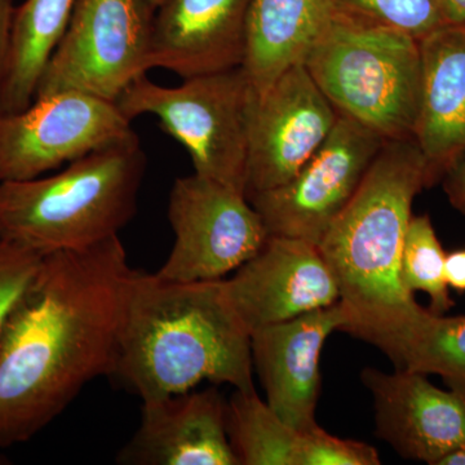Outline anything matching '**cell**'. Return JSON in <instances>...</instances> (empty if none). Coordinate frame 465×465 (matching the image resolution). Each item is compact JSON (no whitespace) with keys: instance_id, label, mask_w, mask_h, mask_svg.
<instances>
[{"instance_id":"obj_1","label":"cell","mask_w":465,"mask_h":465,"mask_svg":"<svg viewBox=\"0 0 465 465\" xmlns=\"http://www.w3.org/2000/svg\"><path fill=\"white\" fill-rule=\"evenodd\" d=\"M134 273L119 235L45 256L0 338V448L32 440L112 376Z\"/></svg>"},{"instance_id":"obj_2","label":"cell","mask_w":465,"mask_h":465,"mask_svg":"<svg viewBox=\"0 0 465 465\" xmlns=\"http://www.w3.org/2000/svg\"><path fill=\"white\" fill-rule=\"evenodd\" d=\"M430 188L414 137L390 140L318 243L338 284L348 322L341 331L393 356L430 316L400 277L416 195Z\"/></svg>"},{"instance_id":"obj_3","label":"cell","mask_w":465,"mask_h":465,"mask_svg":"<svg viewBox=\"0 0 465 465\" xmlns=\"http://www.w3.org/2000/svg\"><path fill=\"white\" fill-rule=\"evenodd\" d=\"M252 369L250 330L223 280L173 282L136 271L113 378L148 401L202 381L252 391Z\"/></svg>"},{"instance_id":"obj_4","label":"cell","mask_w":465,"mask_h":465,"mask_svg":"<svg viewBox=\"0 0 465 465\" xmlns=\"http://www.w3.org/2000/svg\"><path fill=\"white\" fill-rule=\"evenodd\" d=\"M145 171L134 131L52 176L0 183V238L43 256L109 240L136 213Z\"/></svg>"},{"instance_id":"obj_5","label":"cell","mask_w":465,"mask_h":465,"mask_svg":"<svg viewBox=\"0 0 465 465\" xmlns=\"http://www.w3.org/2000/svg\"><path fill=\"white\" fill-rule=\"evenodd\" d=\"M302 64L341 114L387 142L414 137L421 96L414 36L332 16Z\"/></svg>"},{"instance_id":"obj_6","label":"cell","mask_w":465,"mask_h":465,"mask_svg":"<svg viewBox=\"0 0 465 465\" xmlns=\"http://www.w3.org/2000/svg\"><path fill=\"white\" fill-rule=\"evenodd\" d=\"M253 88L243 66L167 87L142 75L115 101L125 118L153 115L191 155L194 173L246 193Z\"/></svg>"},{"instance_id":"obj_7","label":"cell","mask_w":465,"mask_h":465,"mask_svg":"<svg viewBox=\"0 0 465 465\" xmlns=\"http://www.w3.org/2000/svg\"><path fill=\"white\" fill-rule=\"evenodd\" d=\"M154 15L149 0H75L34 99L75 91L115 103L148 73Z\"/></svg>"},{"instance_id":"obj_8","label":"cell","mask_w":465,"mask_h":465,"mask_svg":"<svg viewBox=\"0 0 465 465\" xmlns=\"http://www.w3.org/2000/svg\"><path fill=\"white\" fill-rule=\"evenodd\" d=\"M168 220L173 246L155 274L173 282L222 280L253 258L269 237L246 193L197 173L174 180Z\"/></svg>"},{"instance_id":"obj_9","label":"cell","mask_w":465,"mask_h":465,"mask_svg":"<svg viewBox=\"0 0 465 465\" xmlns=\"http://www.w3.org/2000/svg\"><path fill=\"white\" fill-rule=\"evenodd\" d=\"M385 142L360 122L339 115L326 142L290 182L250 195L269 235L320 243Z\"/></svg>"},{"instance_id":"obj_10","label":"cell","mask_w":465,"mask_h":465,"mask_svg":"<svg viewBox=\"0 0 465 465\" xmlns=\"http://www.w3.org/2000/svg\"><path fill=\"white\" fill-rule=\"evenodd\" d=\"M115 103L64 91L0 110V183L25 182L134 133Z\"/></svg>"},{"instance_id":"obj_11","label":"cell","mask_w":465,"mask_h":465,"mask_svg":"<svg viewBox=\"0 0 465 465\" xmlns=\"http://www.w3.org/2000/svg\"><path fill=\"white\" fill-rule=\"evenodd\" d=\"M339 115L302 63L289 67L262 96L253 94L247 198L290 182L326 142Z\"/></svg>"},{"instance_id":"obj_12","label":"cell","mask_w":465,"mask_h":465,"mask_svg":"<svg viewBox=\"0 0 465 465\" xmlns=\"http://www.w3.org/2000/svg\"><path fill=\"white\" fill-rule=\"evenodd\" d=\"M223 286L250 332L341 300L318 244L282 235H269L262 250L232 278L223 280Z\"/></svg>"},{"instance_id":"obj_13","label":"cell","mask_w":465,"mask_h":465,"mask_svg":"<svg viewBox=\"0 0 465 465\" xmlns=\"http://www.w3.org/2000/svg\"><path fill=\"white\" fill-rule=\"evenodd\" d=\"M361 381L371 393L376 436L401 457L436 465L465 445V391L440 390L411 370L382 372L367 367Z\"/></svg>"},{"instance_id":"obj_14","label":"cell","mask_w":465,"mask_h":465,"mask_svg":"<svg viewBox=\"0 0 465 465\" xmlns=\"http://www.w3.org/2000/svg\"><path fill=\"white\" fill-rule=\"evenodd\" d=\"M348 322L341 302L251 331V354L269 407L296 430L316 423L321 353Z\"/></svg>"},{"instance_id":"obj_15","label":"cell","mask_w":465,"mask_h":465,"mask_svg":"<svg viewBox=\"0 0 465 465\" xmlns=\"http://www.w3.org/2000/svg\"><path fill=\"white\" fill-rule=\"evenodd\" d=\"M253 0H163L155 8L146 70L182 79L243 66Z\"/></svg>"},{"instance_id":"obj_16","label":"cell","mask_w":465,"mask_h":465,"mask_svg":"<svg viewBox=\"0 0 465 465\" xmlns=\"http://www.w3.org/2000/svg\"><path fill=\"white\" fill-rule=\"evenodd\" d=\"M131 465H240L216 388L143 401L142 421L116 458Z\"/></svg>"},{"instance_id":"obj_17","label":"cell","mask_w":465,"mask_h":465,"mask_svg":"<svg viewBox=\"0 0 465 465\" xmlns=\"http://www.w3.org/2000/svg\"><path fill=\"white\" fill-rule=\"evenodd\" d=\"M421 96L414 140L430 188L465 152V24L440 26L420 41Z\"/></svg>"},{"instance_id":"obj_18","label":"cell","mask_w":465,"mask_h":465,"mask_svg":"<svg viewBox=\"0 0 465 465\" xmlns=\"http://www.w3.org/2000/svg\"><path fill=\"white\" fill-rule=\"evenodd\" d=\"M331 17L329 0H253L243 69L256 96L304 61Z\"/></svg>"},{"instance_id":"obj_19","label":"cell","mask_w":465,"mask_h":465,"mask_svg":"<svg viewBox=\"0 0 465 465\" xmlns=\"http://www.w3.org/2000/svg\"><path fill=\"white\" fill-rule=\"evenodd\" d=\"M226 430L240 465H324L330 433L320 425L296 430L255 390L238 391L226 402Z\"/></svg>"},{"instance_id":"obj_20","label":"cell","mask_w":465,"mask_h":465,"mask_svg":"<svg viewBox=\"0 0 465 465\" xmlns=\"http://www.w3.org/2000/svg\"><path fill=\"white\" fill-rule=\"evenodd\" d=\"M75 0H25L15 11L7 63L0 76V110L26 109L69 25Z\"/></svg>"},{"instance_id":"obj_21","label":"cell","mask_w":465,"mask_h":465,"mask_svg":"<svg viewBox=\"0 0 465 465\" xmlns=\"http://www.w3.org/2000/svg\"><path fill=\"white\" fill-rule=\"evenodd\" d=\"M391 361L397 369L440 375L452 390L465 391V316L430 312Z\"/></svg>"},{"instance_id":"obj_22","label":"cell","mask_w":465,"mask_h":465,"mask_svg":"<svg viewBox=\"0 0 465 465\" xmlns=\"http://www.w3.org/2000/svg\"><path fill=\"white\" fill-rule=\"evenodd\" d=\"M446 252L430 216H412L400 260L401 282L414 295L423 291L430 298V312L443 314L454 307L445 277Z\"/></svg>"},{"instance_id":"obj_23","label":"cell","mask_w":465,"mask_h":465,"mask_svg":"<svg viewBox=\"0 0 465 465\" xmlns=\"http://www.w3.org/2000/svg\"><path fill=\"white\" fill-rule=\"evenodd\" d=\"M329 5L333 17L397 30L418 41L443 25L439 0H329Z\"/></svg>"},{"instance_id":"obj_24","label":"cell","mask_w":465,"mask_h":465,"mask_svg":"<svg viewBox=\"0 0 465 465\" xmlns=\"http://www.w3.org/2000/svg\"><path fill=\"white\" fill-rule=\"evenodd\" d=\"M43 259L23 244L0 238V338L41 271Z\"/></svg>"},{"instance_id":"obj_25","label":"cell","mask_w":465,"mask_h":465,"mask_svg":"<svg viewBox=\"0 0 465 465\" xmlns=\"http://www.w3.org/2000/svg\"><path fill=\"white\" fill-rule=\"evenodd\" d=\"M443 179V191L450 203L465 215V152L449 168Z\"/></svg>"},{"instance_id":"obj_26","label":"cell","mask_w":465,"mask_h":465,"mask_svg":"<svg viewBox=\"0 0 465 465\" xmlns=\"http://www.w3.org/2000/svg\"><path fill=\"white\" fill-rule=\"evenodd\" d=\"M15 11H16L15 0H0V76L5 72V63H7Z\"/></svg>"},{"instance_id":"obj_27","label":"cell","mask_w":465,"mask_h":465,"mask_svg":"<svg viewBox=\"0 0 465 465\" xmlns=\"http://www.w3.org/2000/svg\"><path fill=\"white\" fill-rule=\"evenodd\" d=\"M445 277L449 287L465 292V249L446 253Z\"/></svg>"},{"instance_id":"obj_28","label":"cell","mask_w":465,"mask_h":465,"mask_svg":"<svg viewBox=\"0 0 465 465\" xmlns=\"http://www.w3.org/2000/svg\"><path fill=\"white\" fill-rule=\"evenodd\" d=\"M443 25H464L465 0H439Z\"/></svg>"},{"instance_id":"obj_29","label":"cell","mask_w":465,"mask_h":465,"mask_svg":"<svg viewBox=\"0 0 465 465\" xmlns=\"http://www.w3.org/2000/svg\"><path fill=\"white\" fill-rule=\"evenodd\" d=\"M436 465H465V445L450 450Z\"/></svg>"},{"instance_id":"obj_30","label":"cell","mask_w":465,"mask_h":465,"mask_svg":"<svg viewBox=\"0 0 465 465\" xmlns=\"http://www.w3.org/2000/svg\"><path fill=\"white\" fill-rule=\"evenodd\" d=\"M150 3H152L153 5H154L155 8L158 7L159 5H161L163 0H149Z\"/></svg>"}]
</instances>
